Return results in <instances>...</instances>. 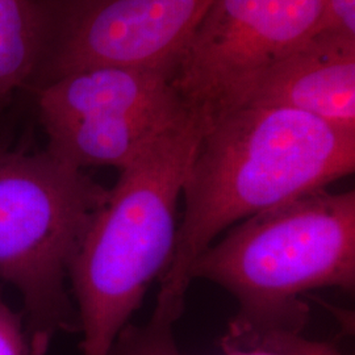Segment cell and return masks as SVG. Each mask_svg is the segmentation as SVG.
<instances>
[{"label": "cell", "instance_id": "1", "mask_svg": "<svg viewBox=\"0 0 355 355\" xmlns=\"http://www.w3.org/2000/svg\"><path fill=\"white\" fill-rule=\"evenodd\" d=\"M203 117L159 300L184 303L191 266L229 228L355 170V132L312 114L245 105Z\"/></svg>", "mask_w": 355, "mask_h": 355}, {"label": "cell", "instance_id": "2", "mask_svg": "<svg viewBox=\"0 0 355 355\" xmlns=\"http://www.w3.org/2000/svg\"><path fill=\"white\" fill-rule=\"evenodd\" d=\"M195 279L237 300L223 350L303 334L306 292L354 291V190L311 191L233 225L196 258Z\"/></svg>", "mask_w": 355, "mask_h": 355}, {"label": "cell", "instance_id": "3", "mask_svg": "<svg viewBox=\"0 0 355 355\" xmlns=\"http://www.w3.org/2000/svg\"><path fill=\"white\" fill-rule=\"evenodd\" d=\"M189 114L120 168L70 270L82 355H107L175 250L178 203L203 132Z\"/></svg>", "mask_w": 355, "mask_h": 355}, {"label": "cell", "instance_id": "4", "mask_svg": "<svg viewBox=\"0 0 355 355\" xmlns=\"http://www.w3.org/2000/svg\"><path fill=\"white\" fill-rule=\"evenodd\" d=\"M108 190L46 149L0 144V282L20 295L31 355L79 333L70 270Z\"/></svg>", "mask_w": 355, "mask_h": 355}, {"label": "cell", "instance_id": "5", "mask_svg": "<svg viewBox=\"0 0 355 355\" xmlns=\"http://www.w3.org/2000/svg\"><path fill=\"white\" fill-rule=\"evenodd\" d=\"M159 70L98 67L35 89L46 150L69 165L123 168L190 108Z\"/></svg>", "mask_w": 355, "mask_h": 355}, {"label": "cell", "instance_id": "6", "mask_svg": "<svg viewBox=\"0 0 355 355\" xmlns=\"http://www.w3.org/2000/svg\"><path fill=\"white\" fill-rule=\"evenodd\" d=\"M42 51L29 86L98 67L175 74L215 0H37Z\"/></svg>", "mask_w": 355, "mask_h": 355}, {"label": "cell", "instance_id": "7", "mask_svg": "<svg viewBox=\"0 0 355 355\" xmlns=\"http://www.w3.org/2000/svg\"><path fill=\"white\" fill-rule=\"evenodd\" d=\"M321 0H215L183 53L173 85L209 116L268 64L312 37Z\"/></svg>", "mask_w": 355, "mask_h": 355}, {"label": "cell", "instance_id": "8", "mask_svg": "<svg viewBox=\"0 0 355 355\" xmlns=\"http://www.w3.org/2000/svg\"><path fill=\"white\" fill-rule=\"evenodd\" d=\"M245 105L295 110L355 132V40L313 35L249 79L217 112Z\"/></svg>", "mask_w": 355, "mask_h": 355}, {"label": "cell", "instance_id": "9", "mask_svg": "<svg viewBox=\"0 0 355 355\" xmlns=\"http://www.w3.org/2000/svg\"><path fill=\"white\" fill-rule=\"evenodd\" d=\"M42 51L37 0H0V114L17 89L31 85Z\"/></svg>", "mask_w": 355, "mask_h": 355}, {"label": "cell", "instance_id": "10", "mask_svg": "<svg viewBox=\"0 0 355 355\" xmlns=\"http://www.w3.org/2000/svg\"><path fill=\"white\" fill-rule=\"evenodd\" d=\"M184 303L157 300L152 318L144 325L128 324L107 355H183L178 349L175 324Z\"/></svg>", "mask_w": 355, "mask_h": 355}, {"label": "cell", "instance_id": "11", "mask_svg": "<svg viewBox=\"0 0 355 355\" xmlns=\"http://www.w3.org/2000/svg\"><path fill=\"white\" fill-rule=\"evenodd\" d=\"M223 355H343L334 345L312 341L299 336L265 340L245 347L224 349Z\"/></svg>", "mask_w": 355, "mask_h": 355}, {"label": "cell", "instance_id": "12", "mask_svg": "<svg viewBox=\"0 0 355 355\" xmlns=\"http://www.w3.org/2000/svg\"><path fill=\"white\" fill-rule=\"evenodd\" d=\"M313 35H333L355 40V0H321Z\"/></svg>", "mask_w": 355, "mask_h": 355}, {"label": "cell", "instance_id": "13", "mask_svg": "<svg viewBox=\"0 0 355 355\" xmlns=\"http://www.w3.org/2000/svg\"><path fill=\"white\" fill-rule=\"evenodd\" d=\"M0 355H31L21 316L13 312L0 291Z\"/></svg>", "mask_w": 355, "mask_h": 355}]
</instances>
